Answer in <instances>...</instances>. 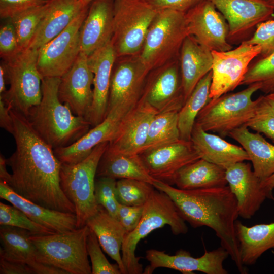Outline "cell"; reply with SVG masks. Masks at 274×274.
<instances>
[{
    "mask_svg": "<svg viewBox=\"0 0 274 274\" xmlns=\"http://www.w3.org/2000/svg\"><path fill=\"white\" fill-rule=\"evenodd\" d=\"M157 12L145 0H114L111 42L117 58L140 53Z\"/></svg>",
    "mask_w": 274,
    "mask_h": 274,
    "instance_id": "10",
    "label": "cell"
},
{
    "mask_svg": "<svg viewBox=\"0 0 274 274\" xmlns=\"http://www.w3.org/2000/svg\"><path fill=\"white\" fill-rule=\"evenodd\" d=\"M189 35L211 51L232 49L229 27L223 15L209 0H201L185 13Z\"/></svg>",
    "mask_w": 274,
    "mask_h": 274,
    "instance_id": "15",
    "label": "cell"
},
{
    "mask_svg": "<svg viewBox=\"0 0 274 274\" xmlns=\"http://www.w3.org/2000/svg\"><path fill=\"white\" fill-rule=\"evenodd\" d=\"M1 27L0 56L6 61L15 56L20 51L14 26L10 19Z\"/></svg>",
    "mask_w": 274,
    "mask_h": 274,
    "instance_id": "45",
    "label": "cell"
},
{
    "mask_svg": "<svg viewBox=\"0 0 274 274\" xmlns=\"http://www.w3.org/2000/svg\"><path fill=\"white\" fill-rule=\"evenodd\" d=\"M178 112L177 111H164L155 116L150 124L147 141L142 153L181 139Z\"/></svg>",
    "mask_w": 274,
    "mask_h": 274,
    "instance_id": "36",
    "label": "cell"
},
{
    "mask_svg": "<svg viewBox=\"0 0 274 274\" xmlns=\"http://www.w3.org/2000/svg\"><path fill=\"white\" fill-rule=\"evenodd\" d=\"M229 256L221 246L211 251L205 250L203 255L193 257L190 253L180 249L174 255L164 251L150 249L146 252V258L149 262L143 273L151 274L158 268H167L178 270L183 273H194L199 271L206 274H227L223 262Z\"/></svg>",
    "mask_w": 274,
    "mask_h": 274,
    "instance_id": "16",
    "label": "cell"
},
{
    "mask_svg": "<svg viewBox=\"0 0 274 274\" xmlns=\"http://www.w3.org/2000/svg\"><path fill=\"white\" fill-rule=\"evenodd\" d=\"M124 116L117 111L109 112L101 122L89 129L76 142L68 146L54 149L56 157L64 164L82 161L97 145L113 140Z\"/></svg>",
    "mask_w": 274,
    "mask_h": 274,
    "instance_id": "25",
    "label": "cell"
},
{
    "mask_svg": "<svg viewBox=\"0 0 274 274\" xmlns=\"http://www.w3.org/2000/svg\"><path fill=\"white\" fill-rule=\"evenodd\" d=\"M183 94L186 101L199 81L212 71V51L200 45L192 36L184 40L179 54Z\"/></svg>",
    "mask_w": 274,
    "mask_h": 274,
    "instance_id": "28",
    "label": "cell"
},
{
    "mask_svg": "<svg viewBox=\"0 0 274 274\" xmlns=\"http://www.w3.org/2000/svg\"><path fill=\"white\" fill-rule=\"evenodd\" d=\"M116 180L108 177L95 179L94 195L98 205L104 207L113 217L117 219L119 203L116 194Z\"/></svg>",
    "mask_w": 274,
    "mask_h": 274,
    "instance_id": "41",
    "label": "cell"
},
{
    "mask_svg": "<svg viewBox=\"0 0 274 274\" xmlns=\"http://www.w3.org/2000/svg\"><path fill=\"white\" fill-rule=\"evenodd\" d=\"M228 136L237 141L247 153L255 175L263 181L274 174V145L259 133L250 131L243 126L231 131Z\"/></svg>",
    "mask_w": 274,
    "mask_h": 274,
    "instance_id": "31",
    "label": "cell"
},
{
    "mask_svg": "<svg viewBox=\"0 0 274 274\" xmlns=\"http://www.w3.org/2000/svg\"><path fill=\"white\" fill-rule=\"evenodd\" d=\"M226 179L237 204L239 216L251 219L266 198L273 199L261 185L260 180L245 161L237 162L226 169Z\"/></svg>",
    "mask_w": 274,
    "mask_h": 274,
    "instance_id": "19",
    "label": "cell"
},
{
    "mask_svg": "<svg viewBox=\"0 0 274 274\" xmlns=\"http://www.w3.org/2000/svg\"><path fill=\"white\" fill-rule=\"evenodd\" d=\"M16 150L6 163L12 170L8 185L23 198L43 207L75 214L60 184L61 163L54 149L37 133L26 116L10 109Z\"/></svg>",
    "mask_w": 274,
    "mask_h": 274,
    "instance_id": "1",
    "label": "cell"
},
{
    "mask_svg": "<svg viewBox=\"0 0 274 274\" xmlns=\"http://www.w3.org/2000/svg\"><path fill=\"white\" fill-rule=\"evenodd\" d=\"M166 225L169 226L175 235L188 232L185 221L171 198L164 192L154 189L144 205L139 223L133 231L127 233L124 239L121 256L126 274L143 273V266L139 262L140 257L135 254L137 245L151 232Z\"/></svg>",
    "mask_w": 274,
    "mask_h": 274,
    "instance_id": "4",
    "label": "cell"
},
{
    "mask_svg": "<svg viewBox=\"0 0 274 274\" xmlns=\"http://www.w3.org/2000/svg\"><path fill=\"white\" fill-rule=\"evenodd\" d=\"M157 11L173 9L186 13L201 0H145Z\"/></svg>",
    "mask_w": 274,
    "mask_h": 274,
    "instance_id": "47",
    "label": "cell"
},
{
    "mask_svg": "<svg viewBox=\"0 0 274 274\" xmlns=\"http://www.w3.org/2000/svg\"><path fill=\"white\" fill-rule=\"evenodd\" d=\"M190 141L200 158L225 169L237 162L249 161L247 153L242 147L205 131L196 123Z\"/></svg>",
    "mask_w": 274,
    "mask_h": 274,
    "instance_id": "27",
    "label": "cell"
},
{
    "mask_svg": "<svg viewBox=\"0 0 274 274\" xmlns=\"http://www.w3.org/2000/svg\"><path fill=\"white\" fill-rule=\"evenodd\" d=\"M173 184L183 190H194L228 185L226 169L199 158L184 166L176 174Z\"/></svg>",
    "mask_w": 274,
    "mask_h": 274,
    "instance_id": "33",
    "label": "cell"
},
{
    "mask_svg": "<svg viewBox=\"0 0 274 274\" xmlns=\"http://www.w3.org/2000/svg\"><path fill=\"white\" fill-rule=\"evenodd\" d=\"M264 97L266 101L274 112V92L266 94Z\"/></svg>",
    "mask_w": 274,
    "mask_h": 274,
    "instance_id": "55",
    "label": "cell"
},
{
    "mask_svg": "<svg viewBox=\"0 0 274 274\" xmlns=\"http://www.w3.org/2000/svg\"><path fill=\"white\" fill-rule=\"evenodd\" d=\"M209 1L227 22L229 43L246 37L258 24L270 19L274 15V7L265 0Z\"/></svg>",
    "mask_w": 274,
    "mask_h": 274,
    "instance_id": "17",
    "label": "cell"
},
{
    "mask_svg": "<svg viewBox=\"0 0 274 274\" xmlns=\"http://www.w3.org/2000/svg\"><path fill=\"white\" fill-rule=\"evenodd\" d=\"M244 41L261 47L260 57H266L274 52V19H269L258 24L253 36Z\"/></svg>",
    "mask_w": 274,
    "mask_h": 274,
    "instance_id": "44",
    "label": "cell"
},
{
    "mask_svg": "<svg viewBox=\"0 0 274 274\" xmlns=\"http://www.w3.org/2000/svg\"><path fill=\"white\" fill-rule=\"evenodd\" d=\"M257 99L254 115L246 126L256 132L262 133L274 142V112L264 96Z\"/></svg>",
    "mask_w": 274,
    "mask_h": 274,
    "instance_id": "42",
    "label": "cell"
},
{
    "mask_svg": "<svg viewBox=\"0 0 274 274\" xmlns=\"http://www.w3.org/2000/svg\"><path fill=\"white\" fill-rule=\"evenodd\" d=\"M93 74L88 56L80 52L70 69L60 78L58 87L60 100L66 104L75 115L88 114L93 100Z\"/></svg>",
    "mask_w": 274,
    "mask_h": 274,
    "instance_id": "21",
    "label": "cell"
},
{
    "mask_svg": "<svg viewBox=\"0 0 274 274\" xmlns=\"http://www.w3.org/2000/svg\"><path fill=\"white\" fill-rule=\"evenodd\" d=\"M261 87L260 83H253L240 91L210 100L198 113L195 123L207 132L228 136L234 129L246 126L254 115L257 99L252 97Z\"/></svg>",
    "mask_w": 274,
    "mask_h": 274,
    "instance_id": "8",
    "label": "cell"
},
{
    "mask_svg": "<svg viewBox=\"0 0 274 274\" xmlns=\"http://www.w3.org/2000/svg\"><path fill=\"white\" fill-rule=\"evenodd\" d=\"M114 1L94 0L80 31V51L89 56L112 38Z\"/></svg>",
    "mask_w": 274,
    "mask_h": 274,
    "instance_id": "24",
    "label": "cell"
},
{
    "mask_svg": "<svg viewBox=\"0 0 274 274\" xmlns=\"http://www.w3.org/2000/svg\"><path fill=\"white\" fill-rule=\"evenodd\" d=\"M188 36L185 12L173 9L157 11L139 53L141 60L151 71L178 59Z\"/></svg>",
    "mask_w": 274,
    "mask_h": 274,
    "instance_id": "5",
    "label": "cell"
},
{
    "mask_svg": "<svg viewBox=\"0 0 274 274\" xmlns=\"http://www.w3.org/2000/svg\"><path fill=\"white\" fill-rule=\"evenodd\" d=\"M152 184L130 179L116 182V194L119 203L131 207L144 206L154 190Z\"/></svg>",
    "mask_w": 274,
    "mask_h": 274,
    "instance_id": "38",
    "label": "cell"
},
{
    "mask_svg": "<svg viewBox=\"0 0 274 274\" xmlns=\"http://www.w3.org/2000/svg\"><path fill=\"white\" fill-rule=\"evenodd\" d=\"M94 232L90 230L87 249L91 262L92 274H122L118 265L111 264L104 254Z\"/></svg>",
    "mask_w": 274,
    "mask_h": 274,
    "instance_id": "43",
    "label": "cell"
},
{
    "mask_svg": "<svg viewBox=\"0 0 274 274\" xmlns=\"http://www.w3.org/2000/svg\"><path fill=\"white\" fill-rule=\"evenodd\" d=\"M261 185L267 191L272 193V190L274 188V174L266 179L261 181Z\"/></svg>",
    "mask_w": 274,
    "mask_h": 274,
    "instance_id": "54",
    "label": "cell"
},
{
    "mask_svg": "<svg viewBox=\"0 0 274 274\" xmlns=\"http://www.w3.org/2000/svg\"><path fill=\"white\" fill-rule=\"evenodd\" d=\"M265 1L267 2L269 4H270L271 5L274 7V0H265Z\"/></svg>",
    "mask_w": 274,
    "mask_h": 274,
    "instance_id": "57",
    "label": "cell"
},
{
    "mask_svg": "<svg viewBox=\"0 0 274 274\" xmlns=\"http://www.w3.org/2000/svg\"><path fill=\"white\" fill-rule=\"evenodd\" d=\"M1 274H34L26 264L8 260L0 257Z\"/></svg>",
    "mask_w": 274,
    "mask_h": 274,
    "instance_id": "48",
    "label": "cell"
},
{
    "mask_svg": "<svg viewBox=\"0 0 274 274\" xmlns=\"http://www.w3.org/2000/svg\"><path fill=\"white\" fill-rule=\"evenodd\" d=\"M86 225L94 232L102 249L118 265L122 274H126L120 251L127 233L119 220L99 205Z\"/></svg>",
    "mask_w": 274,
    "mask_h": 274,
    "instance_id": "30",
    "label": "cell"
},
{
    "mask_svg": "<svg viewBox=\"0 0 274 274\" xmlns=\"http://www.w3.org/2000/svg\"><path fill=\"white\" fill-rule=\"evenodd\" d=\"M235 230L244 265L254 264L269 249H272L274 254V222L248 227L236 220Z\"/></svg>",
    "mask_w": 274,
    "mask_h": 274,
    "instance_id": "32",
    "label": "cell"
},
{
    "mask_svg": "<svg viewBox=\"0 0 274 274\" xmlns=\"http://www.w3.org/2000/svg\"><path fill=\"white\" fill-rule=\"evenodd\" d=\"M90 231L85 225L63 233L32 234L30 238L42 263L60 269L66 274H92L87 249Z\"/></svg>",
    "mask_w": 274,
    "mask_h": 274,
    "instance_id": "7",
    "label": "cell"
},
{
    "mask_svg": "<svg viewBox=\"0 0 274 274\" xmlns=\"http://www.w3.org/2000/svg\"><path fill=\"white\" fill-rule=\"evenodd\" d=\"M84 5H89L94 0H80Z\"/></svg>",
    "mask_w": 274,
    "mask_h": 274,
    "instance_id": "56",
    "label": "cell"
},
{
    "mask_svg": "<svg viewBox=\"0 0 274 274\" xmlns=\"http://www.w3.org/2000/svg\"><path fill=\"white\" fill-rule=\"evenodd\" d=\"M117 58L111 41L88 56L89 66L93 74V100L85 117L93 127L107 115L112 72Z\"/></svg>",
    "mask_w": 274,
    "mask_h": 274,
    "instance_id": "22",
    "label": "cell"
},
{
    "mask_svg": "<svg viewBox=\"0 0 274 274\" xmlns=\"http://www.w3.org/2000/svg\"><path fill=\"white\" fill-rule=\"evenodd\" d=\"M140 99L158 113L180 111L185 100L179 58L150 72Z\"/></svg>",
    "mask_w": 274,
    "mask_h": 274,
    "instance_id": "14",
    "label": "cell"
},
{
    "mask_svg": "<svg viewBox=\"0 0 274 274\" xmlns=\"http://www.w3.org/2000/svg\"><path fill=\"white\" fill-rule=\"evenodd\" d=\"M157 113L149 104L140 99L122 118L107 149L124 154H140L145 145L150 124Z\"/></svg>",
    "mask_w": 274,
    "mask_h": 274,
    "instance_id": "20",
    "label": "cell"
},
{
    "mask_svg": "<svg viewBox=\"0 0 274 274\" xmlns=\"http://www.w3.org/2000/svg\"><path fill=\"white\" fill-rule=\"evenodd\" d=\"M11 108L0 98V126L9 133L13 134L14 123L10 113Z\"/></svg>",
    "mask_w": 274,
    "mask_h": 274,
    "instance_id": "50",
    "label": "cell"
},
{
    "mask_svg": "<svg viewBox=\"0 0 274 274\" xmlns=\"http://www.w3.org/2000/svg\"><path fill=\"white\" fill-rule=\"evenodd\" d=\"M96 177L134 179L152 185L156 180L149 174L139 154L115 153L107 149L99 162Z\"/></svg>",
    "mask_w": 274,
    "mask_h": 274,
    "instance_id": "34",
    "label": "cell"
},
{
    "mask_svg": "<svg viewBox=\"0 0 274 274\" xmlns=\"http://www.w3.org/2000/svg\"><path fill=\"white\" fill-rule=\"evenodd\" d=\"M144 206L134 207L132 212L119 221L128 233L133 231L139 223L142 216Z\"/></svg>",
    "mask_w": 274,
    "mask_h": 274,
    "instance_id": "49",
    "label": "cell"
},
{
    "mask_svg": "<svg viewBox=\"0 0 274 274\" xmlns=\"http://www.w3.org/2000/svg\"><path fill=\"white\" fill-rule=\"evenodd\" d=\"M89 7L59 35L38 49L37 67L42 78H61L80 54V31Z\"/></svg>",
    "mask_w": 274,
    "mask_h": 274,
    "instance_id": "12",
    "label": "cell"
},
{
    "mask_svg": "<svg viewBox=\"0 0 274 274\" xmlns=\"http://www.w3.org/2000/svg\"><path fill=\"white\" fill-rule=\"evenodd\" d=\"M134 207L128 206L119 203L117 219L118 220H121L128 217L133 211Z\"/></svg>",
    "mask_w": 274,
    "mask_h": 274,
    "instance_id": "52",
    "label": "cell"
},
{
    "mask_svg": "<svg viewBox=\"0 0 274 274\" xmlns=\"http://www.w3.org/2000/svg\"><path fill=\"white\" fill-rule=\"evenodd\" d=\"M59 77H44L42 80V99L26 117L40 136L52 148L68 146L89 130L84 118L75 115L58 96Z\"/></svg>",
    "mask_w": 274,
    "mask_h": 274,
    "instance_id": "3",
    "label": "cell"
},
{
    "mask_svg": "<svg viewBox=\"0 0 274 274\" xmlns=\"http://www.w3.org/2000/svg\"><path fill=\"white\" fill-rule=\"evenodd\" d=\"M8 81L6 71L4 64H1L0 65V94H4L6 90V83Z\"/></svg>",
    "mask_w": 274,
    "mask_h": 274,
    "instance_id": "53",
    "label": "cell"
},
{
    "mask_svg": "<svg viewBox=\"0 0 274 274\" xmlns=\"http://www.w3.org/2000/svg\"><path fill=\"white\" fill-rule=\"evenodd\" d=\"M261 52L260 46L248 44L244 41L234 49L212 51L210 100L232 91L241 85L251 62L259 56Z\"/></svg>",
    "mask_w": 274,
    "mask_h": 274,
    "instance_id": "13",
    "label": "cell"
},
{
    "mask_svg": "<svg viewBox=\"0 0 274 274\" xmlns=\"http://www.w3.org/2000/svg\"><path fill=\"white\" fill-rule=\"evenodd\" d=\"M38 53L27 48L3 61L10 87L0 98L26 117L42 99L43 78L37 67Z\"/></svg>",
    "mask_w": 274,
    "mask_h": 274,
    "instance_id": "9",
    "label": "cell"
},
{
    "mask_svg": "<svg viewBox=\"0 0 274 274\" xmlns=\"http://www.w3.org/2000/svg\"><path fill=\"white\" fill-rule=\"evenodd\" d=\"M153 186L171 198L180 215L192 227L207 226L213 229L239 272H248L241 260L235 230L239 216L237 201L228 185L183 190L155 180Z\"/></svg>",
    "mask_w": 274,
    "mask_h": 274,
    "instance_id": "2",
    "label": "cell"
},
{
    "mask_svg": "<svg viewBox=\"0 0 274 274\" xmlns=\"http://www.w3.org/2000/svg\"><path fill=\"white\" fill-rule=\"evenodd\" d=\"M88 7L80 0H53L28 48L38 50Z\"/></svg>",
    "mask_w": 274,
    "mask_h": 274,
    "instance_id": "29",
    "label": "cell"
},
{
    "mask_svg": "<svg viewBox=\"0 0 274 274\" xmlns=\"http://www.w3.org/2000/svg\"><path fill=\"white\" fill-rule=\"evenodd\" d=\"M6 159L2 154L0 156V181L7 183H10L11 180V174L7 170Z\"/></svg>",
    "mask_w": 274,
    "mask_h": 274,
    "instance_id": "51",
    "label": "cell"
},
{
    "mask_svg": "<svg viewBox=\"0 0 274 274\" xmlns=\"http://www.w3.org/2000/svg\"><path fill=\"white\" fill-rule=\"evenodd\" d=\"M150 72L139 54L117 58L111 75L107 114L117 111L125 115L133 108Z\"/></svg>",
    "mask_w": 274,
    "mask_h": 274,
    "instance_id": "11",
    "label": "cell"
},
{
    "mask_svg": "<svg viewBox=\"0 0 274 274\" xmlns=\"http://www.w3.org/2000/svg\"><path fill=\"white\" fill-rule=\"evenodd\" d=\"M0 197L23 212L30 219L55 233L77 228L75 214L43 207L20 196L5 182L0 181Z\"/></svg>",
    "mask_w": 274,
    "mask_h": 274,
    "instance_id": "26",
    "label": "cell"
},
{
    "mask_svg": "<svg viewBox=\"0 0 274 274\" xmlns=\"http://www.w3.org/2000/svg\"><path fill=\"white\" fill-rule=\"evenodd\" d=\"M51 0H0V16L2 19H11L17 14L46 4Z\"/></svg>",
    "mask_w": 274,
    "mask_h": 274,
    "instance_id": "46",
    "label": "cell"
},
{
    "mask_svg": "<svg viewBox=\"0 0 274 274\" xmlns=\"http://www.w3.org/2000/svg\"><path fill=\"white\" fill-rule=\"evenodd\" d=\"M139 155L151 177L170 185L180 169L200 158L191 141L181 139Z\"/></svg>",
    "mask_w": 274,
    "mask_h": 274,
    "instance_id": "18",
    "label": "cell"
},
{
    "mask_svg": "<svg viewBox=\"0 0 274 274\" xmlns=\"http://www.w3.org/2000/svg\"><path fill=\"white\" fill-rule=\"evenodd\" d=\"M0 225L23 229L36 235L55 233L32 221L19 209L2 202H0Z\"/></svg>",
    "mask_w": 274,
    "mask_h": 274,
    "instance_id": "40",
    "label": "cell"
},
{
    "mask_svg": "<svg viewBox=\"0 0 274 274\" xmlns=\"http://www.w3.org/2000/svg\"><path fill=\"white\" fill-rule=\"evenodd\" d=\"M109 142L97 145L82 161L75 164L62 163L60 170L61 188L75 208L77 228L86 224L97 211L94 195L95 182L99 162Z\"/></svg>",
    "mask_w": 274,
    "mask_h": 274,
    "instance_id": "6",
    "label": "cell"
},
{
    "mask_svg": "<svg viewBox=\"0 0 274 274\" xmlns=\"http://www.w3.org/2000/svg\"><path fill=\"white\" fill-rule=\"evenodd\" d=\"M258 83L261 91L267 94L274 92V52L250 64L241 85Z\"/></svg>",
    "mask_w": 274,
    "mask_h": 274,
    "instance_id": "39",
    "label": "cell"
},
{
    "mask_svg": "<svg viewBox=\"0 0 274 274\" xmlns=\"http://www.w3.org/2000/svg\"><path fill=\"white\" fill-rule=\"evenodd\" d=\"M53 0L24 11L12 18L20 50L28 47Z\"/></svg>",
    "mask_w": 274,
    "mask_h": 274,
    "instance_id": "37",
    "label": "cell"
},
{
    "mask_svg": "<svg viewBox=\"0 0 274 274\" xmlns=\"http://www.w3.org/2000/svg\"><path fill=\"white\" fill-rule=\"evenodd\" d=\"M212 75L211 71L199 81L178 112V126L181 140L190 141L196 117L210 100Z\"/></svg>",
    "mask_w": 274,
    "mask_h": 274,
    "instance_id": "35",
    "label": "cell"
},
{
    "mask_svg": "<svg viewBox=\"0 0 274 274\" xmlns=\"http://www.w3.org/2000/svg\"><path fill=\"white\" fill-rule=\"evenodd\" d=\"M31 234L23 229L1 225L0 257L26 264L34 274H66L60 269L41 262L37 249L30 238Z\"/></svg>",
    "mask_w": 274,
    "mask_h": 274,
    "instance_id": "23",
    "label": "cell"
}]
</instances>
